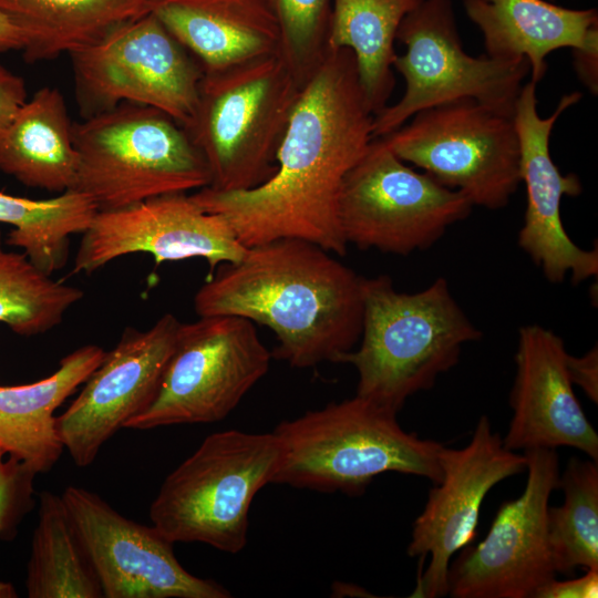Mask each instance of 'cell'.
Returning a JSON list of instances; mask_svg holds the SVG:
<instances>
[{
    "label": "cell",
    "instance_id": "6da1fadb",
    "mask_svg": "<svg viewBox=\"0 0 598 598\" xmlns=\"http://www.w3.org/2000/svg\"><path fill=\"white\" fill-rule=\"evenodd\" d=\"M373 116L353 53L327 49L300 86L274 175L247 190L207 186L190 197L206 212L221 215L245 247L298 238L343 256L348 244L339 221L340 192L374 138Z\"/></svg>",
    "mask_w": 598,
    "mask_h": 598
},
{
    "label": "cell",
    "instance_id": "7a4b0ae2",
    "mask_svg": "<svg viewBox=\"0 0 598 598\" xmlns=\"http://www.w3.org/2000/svg\"><path fill=\"white\" fill-rule=\"evenodd\" d=\"M320 246L279 238L216 267L194 297L199 317L237 316L276 336L272 357L293 368L339 363L360 340L363 277Z\"/></svg>",
    "mask_w": 598,
    "mask_h": 598
},
{
    "label": "cell",
    "instance_id": "3957f363",
    "mask_svg": "<svg viewBox=\"0 0 598 598\" xmlns=\"http://www.w3.org/2000/svg\"><path fill=\"white\" fill-rule=\"evenodd\" d=\"M481 337L445 278L414 293L398 291L384 275L363 278L360 346L339 363L357 370L355 395L398 414L411 395L430 390L457 364L464 344Z\"/></svg>",
    "mask_w": 598,
    "mask_h": 598
},
{
    "label": "cell",
    "instance_id": "277c9868",
    "mask_svg": "<svg viewBox=\"0 0 598 598\" xmlns=\"http://www.w3.org/2000/svg\"><path fill=\"white\" fill-rule=\"evenodd\" d=\"M396 415L355 395L280 422L272 431L281 447L272 483L351 496L386 472L439 483L443 444L406 432Z\"/></svg>",
    "mask_w": 598,
    "mask_h": 598
},
{
    "label": "cell",
    "instance_id": "5b68a950",
    "mask_svg": "<svg viewBox=\"0 0 598 598\" xmlns=\"http://www.w3.org/2000/svg\"><path fill=\"white\" fill-rule=\"evenodd\" d=\"M299 91L279 51L204 72L195 115L185 130L207 163L208 187L247 190L274 175Z\"/></svg>",
    "mask_w": 598,
    "mask_h": 598
},
{
    "label": "cell",
    "instance_id": "8992f818",
    "mask_svg": "<svg viewBox=\"0 0 598 598\" xmlns=\"http://www.w3.org/2000/svg\"><path fill=\"white\" fill-rule=\"evenodd\" d=\"M79 155L74 187L99 210L210 185L205 158L188 132L155 107L121 103L73 123Z\"/></svg>",
    "mask_w": 598,
    "mask_h": 598
},
{
    "label": "cell",
    "instance_id": "52a82bcc",
    "mask_svg": "<svg viewBox=\"0 0 598 598\" xmlns=\"http://www.w3.org/2000/svg\"><path fill=\"white\" fill-rule=\"evenodd\" d=\"M281 447L271 433L215 432L164 480L150 517L168 540L237 554L247 545L249 509L272 483Z\"/></svg>",
    "mask_w": 598,
    "mask_h": 598
},
{
    "label": "cell",
    "instance_id": "ba28073f",
    "mask_svg": "<svg viewBox=\"0 0 598 598\" xmlns=\"http://www.w3.org/2000/svg\"><path fill=\"white\" fill-rule=\"evenodd\" d=\"M396 40L405 47L392 68L404 79L399 102L373 116L372 134L383 137L416 113L444 103L471 99L513 115L526 59L504 61L464 51L452 0H423L402 20Z\"/></svg>",
    "mask_w": 598,
    "mask_h": 598
},
{
    "label": "cell",
    "instance_id": "9c48e42d",
    "mask_svg": "<svg viewBox=\"0 0 598 598\" xmlns=\"http://www.w3.org/2000/svg\"><path fill=\"white\" fill-rule=\"evenodd\" d=\"M381 138L400 159L458 190L473 206L501 209L522 183L513 115L475 100L423 110Z\"/></svg>",
    "mask_w": 598,
    "mask_h": 598
},
{
    "label": "cell",
    "instance_id": "30bf717a",
    "mask_svg": "<svg viewBox=\"0 0 598 598\" xmlns=\"http://www.w3.org/2000/svg\"><path fill=\"white\" fill-rule=\"evenodd\" d=\"M473 207L458 190L408 166L378 137L343 179L339 221L348 245L408 256L433 246Z\"/></svg>",
    "mask_w": 598,
    "mask_h": 598
},
{
    "label": "cell",
    "instance_id": "8fae6325",
    "mask_svg": "<svg viewBox=\"0 0 598 598\" xmlns=\"http://www.w3.org/2000/svg\"><path fill=\"white\" fill-rule=\"evenodd\" d=\"M271 358L248 319L219 315L181 323L154 399L124 427L220 421L268 372Z\"/></svg>",
    "mask_w": 598,
    "mask_h": 598
},
{
    "label": "cell",
    "instance_id": "7c38bea8",
    "mask_svg": "<svg viewBox=\"0 0 598 598\" xmlns=\"http://www.w3.org/2000/svg\"><path fill=\"white\" fill-rule=\"evenodd\" d=\"M69 54L85 117L134 103L190 125L203 68L151 12Z\"/></svg>",
    "mask_w": 598,
    "mask_h": 598
},
{
    "label": "cell",
    "instance_id": "4fadbf2b",
    "mask_svg": "<svg viewBox=\"0 0 598 598\" xmlns=\"http://www.w3.org/2000/svg\"><path fill=\"white\" fill-rule=\"evenodd\" d=\"M524 492L503 503L483 540L462 548L450 564L453 598H534L556 577L547 530V511L559 481L556 450L524 452Z\"/></svg>",
    "mask_w": 598,
    "mask_h": 598
},
{
    "label": "cell",
    "instance_id": "5bb4252c",
    "mask_svg": "<svg viewBox=\"0 0 598 598\" xmlns=\"http://www.w3.org/2000/svg\"><path fill=\"white\" fill-rule=\"evenodd\" d=\"M441 480L430 489L413 523L406 553L429 558L417 573L413 598H437L448 592L452 557L475 538L480 511L488 492L499 482L526 471L524 453L508 450L494 432L487 415L477 421L472 439L462 448L442 446Z\"/></svg>",
    "mask_w": 598,
    "mask_h": 598
},
{
    "label": "cell",
    "instance_id": "9a60e30c",
    "mask_svg": "<svg viewBox=\"0 0 598 598\" xmlns=\"http://www.w3.org/2000/svg\"><path fill=\"white\" fill-rule=\"evenodd\" d=\"M61 497L97 575L103 598H228L213 579L188 573L156 527L116 512L95 493L66 487Z\"/></svg>",
    "mask_w": 598,
    "mask_h": 598
},
{
    "label": "cell",
    "instance_id": "2e32d148",
    "mask_svg": "<svg viewBox=\"0 0 598 598\" xmlns=\"http://www.w3.org/2000/svg\"><path fill=\"white\" fill-rule=\"evenodd\" d=\"M181 322L163 315L150 329L126 327L79 395L56 417L73 462L92 464L102 446L154 399L175 349Z\"/></svg>",
    "mask_w": 598,
    "mask_h": 598
},
{
    "label": "cell",
    "instance_id": "e0dca14e",
    "mask_svg": "<svg viewBox=\"0 0 598 598\" xmlns=\"http://www.w3.org/2000/svg\"><path fill=\"white\" fill-rule=\"evenodd\" d=\"M74 274H92L115 258L146 252L155 262L204 258L217 266L240 260L246 248L229 223L185 193L153 197L115 210H99L82 234Z\"/></svg>",
    "mask_w": 598,
    "mask_h": 598
},
{
    "label": "cell",
    "instance_id": "ac0fdd59",
    "mask_svg": "<svg viewBox=\"0 0 598 598\" xmlns=\"http://www.w3.org/2000/svg\"><path fill=\"white\" fill-rule=\"evenodd\" d=\"M536 85L529 81L522 86L513 113L519 142L520 182L527 199L518 245L549 282L560 283L569 275L574 283H579L597 276L598 251L597 247L580 248L565 230L561 199L578 196L582 186L576 174H561L551 158L549 141L555 123L582 94L563 95L555 111L542 117L537 111Z\"/></svg>",
    "mask_w": 598,
    "mask_h": 598
},
{
    "label": "cell",
    "instance_id": "d6986e66",
    "mask_svg": "<svg viewBox=\"0 0 598 598\" xmlns=\"http://www.w3.org/2000/svg\"><path fill=\"white\" fill-rule=\"evenodd\" d=\"M564 341L539 324L519 329L512 419L503 439L514 452L573 447L598 461V434L588 421L567 371Z\"/></svg>",
    "mask_w": 598,
    "mask_h": 598
},
{
    "label": "cell",
    "instance_id": "ffe728a7",
    "mask_svg": "<svg viewBox=\"0 0 598 598\" xmlns=\"http://www.w3.org/2000/svg\"><path fill=\"white\" fill-rule=\"evenodd\" d=\"M148 12L204 72L279 51V27L266 0H150Z\"/></svg>",
    "mask_w": 598,
    "mask_h": 598
},
{
    "label": "cell",
    "instance_id": "44dd1931",
    "mask_svg": "<svg viewBox=\"0 0 598 598\" xmlns=\"http://www.w3.org/2000/svg\"><path fill=\"white\" fill-rule=\"evenodd\" d=\"M481 30L485 54L504 61L526 59L532 82L547 72L549 53L578 49L598 38L597 9H569L545 0H463Z\"/></svg>",
    "mask_w": 598,
    "mask_h": 598
},
{
    "label": "cell",
    "instance_id": "7402d4cb",
    "mask_svg": "<svg viewBox=\"0 0 598 598\" xmlns=\"http://www.w3.org/2000/svg\"><path fill=\"white\" fill-rule=\"evenodd\" d=\"M105 353L96 344H85L62 358L48 378L0 385V448L35 475L49 472L64 450L54 411L87 380Z\"/></svg>",
    "mask_w": 598,
    "mask_h": 598
},
{
    "label": "cell",
    "instance_id": "603a6c76",
    "mask_svg": "<svg viewBox=\"0 0 598 598\" xmlns=\"http://www.w3.org/2000/svg\"><path fill=\"white\" fill-rule=\"evenodd\" d=\"M79 155L62 94L37 91L0 136V171L29 187L63 193L74 187Z\"/></svg>",
    "mask_w": 598,
    "mask_h": 598
},
{
    "label": "cell",
    "instance_id": "cb8c5ba5",
    "mask_svg": "<svg viewBox=\"0 0 598 598\" xmlns=\"http://www.w3.org/2000/svg\"><path fill=\"white\" fill-rule=\"evenodd\" d=\"M150 0H0L23 31L27 62L54 59L91 45L148 12Z\"/></svg>",
    "mask_w": 598,
    "mask_h": 598
},
{
    "label": "cell",
    "instance_id": "d4e9b609",
    "mask_svg": "<svg viewBox=\"0 0 598 598\" xmlns=\"http://www.w3.org/2000/svg\"><path fill=\"white\" fill-rule=\"evenodd\" d=\"M423 0H332L327 49L350 50L364 97L375 115L393 87L394 41L404 17Z\"/></svg>",
    "mask_w": 598,
    "mask_h": 598
},
{
    "label": "cell",
    "instance_id": "484cf974",
    "mask_svg": "<svg viewBox=\"0 0 598 598\" xmlns=\"http://www.w3.org/2000/svg\"><path fill=\"white\" fill-rule=\"evenodd\" d=\"M30 598H101L102 588L61 495H40L27 566Z\"/></svg>",
    "mask_w": 598,
    "mask_h": 598
},
{
    "label": "cell",
    "instance_id": "4316f807",
    "mask_svg": "<svg viewBox=\"0 0 598 598\" xmlns=\"http://www.w3.org/2000/svg\"><path fill=\"white\" fill-rule=\"evenodd\" d=\"M97 212L95 202L76 189L47 199L0 192V223L12 226L7 244L22 248L50 276L66 264L71 235L83 234Z\"/></svg>",
    "mask_w": 598,
    "mask_h": 598
},
{
    "label": "cell",
    "instance_id": "83f0119b",
    "mask_svg": "<svg viewBox=\"0 0 598 598\" xmlns=\"http://www.w3.org/2000/svg\"><path fill=\"white\" fill-rule=\"evenodd\" d=\"M560 506H549L547 530L556 574L598 569V464L571 457L559 475Z\"/></svg>",
    "mask_w": 598,
    "mask_h": 598
},
{
    "label": "cell",
    "instance_id": "f1b7e54d",
    "mask_svg": "<svg viewBox=\"0 0 598 598\" xmlns=\"http://www.w3.org/2000/svg\"><path fill=\"white\" fill-rule=\"evenodd\" d=\"M83 295L52 279L24 252L4 250L0 230V322L19 336L42 334L60 324Z\"/></svg>",
    "mask_w": 598,
    "mask_h": 598
},
{
    "label": "cell",
    "instance_id": "f546056e",
    "mask_svg": "<svg viewBox=\"0 0 598 598\" xmlns=\"http://www.w3.org/2000/svg\"><path fill=\"white\" fill-rule=\"evenodd\" d=\"M266 1L279 27V52L301 86L327 51L332 0Z\"/></svg>",
    "mask_w": 598,
    "mask_h": 598
},
{
    "label": "cell",
    "instance_id": "4dcf8cb0",
    "mask_svg": "<svg viewBox=\"0 0 598 598\" xmlns=\"http://www.w3.org/2000/svg\"><path fill=\"white\" fill-rule=\"evenodd\" d=\"M35 474L0 448V535H12L32 506Z\"/></svg>",
    "mask_w": 598,
    "mask_h": 598
},
{
    "label": "cell",
    "instance_id": "1f68e13d",
    "mask_svg": "<svg viewBox=\"0 0 598 598\" xmlns=\"http://www.w3.org/2000/svg\"><path fill=\"white\" fill-rule=\"evenodd\" d=\"M597 594L598 569H587L578 578L557 580L554 577L537 590L534 598H596Z\"/></svg>",
    "mask_w": 598,
    "mask_h": 598
},
{
    "label": "cell",
    "instance_id": "d6a6232c",
    "mask_svg": "<svg viewBox=\"0 0 598 598\" xmlns=\"http://www.w3.org/2000/svg\"><path fill=\"white\" fill-rule=\"evenodd\" d=\"M24 80L0 64V136L27 102Z\"/></svg>",
    "mask_w": 598,
    "mask_h": 598
},
{
    "label": "cell",
    "instance_id": "836d02e7",
    "mask_svg": "<svg viewBox=\"0 0 598 598\" xmlns=\"http://www.w3.org/2000/svg\"><path fill=\"white\" fill-rule=\"evenodd\" d=\"M569 379L595 403L598 402V351L597 346L581 357L567 355Z\"/></svg>",
    "mask_w": 598,
    "mask_h": 598
},
{
    "label": "cell",
    "instance_id": "e575fe53",
    "mask_svg": "<svg viewBox=\"0 0 598 598\" xmlns=\"http://www.w3.org/2000/svg\"><path fill=\"white\" fill-rule=\"evenodd\" d=\"M571 51L576 75L590 93L596 95L598 92V38Z\"/></svg>",
    "mask_w": 598,
    "mask_h": 598
},
{
    "label": "cell",
    "instance_id": "d590c367",
    "mask_svg": "<svg viewBox=\"0 0 598 598\" xmlns=\"http://www.w3.org/2000/svg\"><path fill=\"white\" fill-rule=\"evenodd\" d=\"M27 43L23 31L0 10V52L23 50Z\"/></svg>",
    "mask_w": 598,
    "mask_h": 598
},
{
    "label": "cell",
    "instance_id": "8d00e7d4",
    "mask_svg": "<svg viewBox=\"0 0 598 598\" xmlns=\"http://www.w3.org/2000/svg\"><path fill=\"white\" fill-rule=\"evenodd\" d=\"M17 596V591L11 584L0 582V598H13Z\"/></svg>",
    "mask_w": 598,
    "mask_h": 598
}]
</instances>
